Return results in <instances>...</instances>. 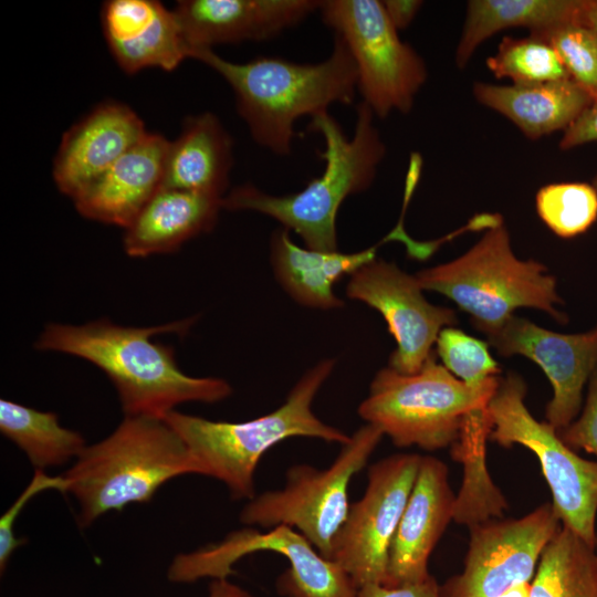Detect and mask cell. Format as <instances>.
<instances>
[{"label": "cell", "mask_w": 597, "mask_h": 597, "mask_svg": "<svg viewBox=\"0 0 597 597\" xmlns=\"http://www.w3.org/2000/svg\"><path fill=\"white\" fill-rule=\"evenodd\" d=\"M383 437L380 429L365 423L342 444L327 468L317 469L307 463L290 467L283 488L249 500L240 512V522L263 530L290 526L328 559L350 505V481L366 467Z\"/></svg>", "instance_id": "8"}, {"label": "cell", "mask_w": 597, "mask_h": 597, "mask_svg": "<svg viewBox=\"0 0 597 597\" xmlns=\"http://www.w3.org/2000/svg\"><path fill=\"white\" fill-rule=\"evenodd\" d=\"M561 527L549 503L521 519L471 525L463 570L440 586L441 597H499L531 582L543 549Z\"/></svg>", "instance_id": "13"}, {"label": "cell", "mask_w": 597, "mask_h": 597, "mask_svg": "<svg viewBox=\"0 0 597 597\" xmlns=\"http://www.w3.org/2000/svg\"><path fill=\"white\" fill-rule=\"evenodd\" d=\"M436 346L442 365L468 385L479 386L499 377L500 368L489 352L488 343L459 328L444 327Z\"/></svg>", "instance_id": "31"}, {"label": "cell", "mask_w": 597, "mask_h": 597, "mask_svg": "<svg viewBox=\"0 0 597 597\" xmlns=\"http://www.w3.org/2000/svg\"><path fill=\"white\" fill-rule=\"evenodd\" d=\"M374 116L373 111L360 102L352 138L328 112L312 117L308 130L320 133L325 143V149L320 154L325 161L322 175L307 182L304 189L286 196L269 195L245 184L222 198V208L263 213L298 234L307 249L337 251V212L348 196L369 188L386 154Z\"/></svg>", "instance_id": "3"}, {"label": "cell", "mask_w": 597, "mask_h": 597, "mask_svg": "<svg viewBox=\"0 0 597 597\" xmlns=\"http://www.w3.org/2000/svg\"><path fill=\"white\" fill-rule=\"evenodd\" d=\"M593 186L596 188L597 190V175L595 176V178L593 179Z\"/></svg>", "instance_id": "40"}, {"label": "cell", "mask_w": 597, "mask_h": 597, "mask_svg": "<svg viewBox=\"0 0 597 597\" xmlns=\"http://www.w3.org/2000/svg\"><path fill=\"white\" fill-rule=\"evenodd\" d=\"M189 59L202 62L226 80L253 140L277 156L291 154L298 118H312L335 103L352 104L356 96L357 67L337 35L331 55L314 64L277 56L237 63L207 48L192 49Z\"/></svg>", "instance_id": "2"}, {"label": "cell", "mask_w": 597, "mask_h": 597, "mask_svg": "<svg viewBox=\"0 0 597 597\" xmlns=\"http://www.w3.org/2000/svg\"><path fill=\"white\" fill-rule=\"evenodd\" d=\"M500 377L468 385L431 356L415 374L381 368L370 383L358 416L397 447L434 451L455 443L465 417L485 409Z\"/></svg>", "instance_id": "7"}, {"label": "cell", "mask_w": 597, "mask_h": 597, "mask_svg": "<svg viewBox=\"0 0 597 597\" xmlns=\"http://www.w3.org/2000/svg\"><path fill=\"white\" fill-rule=\"evenodd\" d=\"M335 359L318 362L297 380L275 410L242 421H213L172 410L163 419L179 434L200 467L201 475L223 483L234 500L255 494V471L264 453L293 437L346 443L349 436L322 421L312 404L331 376Z\"/></svg>", "instance_id": "4"}, {"label": "cell", "mask_w": 597, "mask_h": 597, "mask_svg": "<svg viewBox=\"0 0 597 597\" xmlns=\"http://www.w3.org/2000/svg\"><path fill=\"white\" fill-rule=\"evenodd\" d=\"M378 245L353 253L321 252L294 243L289 230H275L270 238V263L279 284L298 304L335 310L344 301L334 285L345 275L376 259Z\"/></svg>", "instance_id": "23"}, {"label": "cell", "mask_w": 597, "mask_h": 597, "mask_svg": "<svg viewBox=\"0 0 597 597\" xmlns=\"http://www.w3.org/2000/svg\"><path fill=\"white\" fill-rule=\"evenodd\" d=\"M557 432L569 448L584 449L597 457V368L588 381V392L582 415Z\"/></svg>", "instance_id": "33"}, {"label": "cell", "mask_w": 597, "mask_h": 597, "mask_svg": "<svg viewBox=\"0 0 597 597\" xmlns=\"http://www.w3.org/2000/svg\"><path fill=\"white\" fill-rule=\"evenodd\" d=\"M222 198L161 187L125 229V252L134 258L169 253L209 232L223 209Z\"/></svg>", "instance_id": "21"}, {"label": "cell", "mask_w": 597, "mask_h": 597, "mask_svg": "<svg viewBox=\"0 0 597 597\" xmlns=\"http://www.w3.org/2000/svg\"><path fill=\"white\" fill-rule=\"evenodd\" d=\"M317 0H184L174 10L190 49L264 41L320 9ZM190 54V52H189Z\"/></svg>", "instance_id": "17"}, {"label": "cell", "mask_w": 597, "mask_h": 597, "mask_svg": "<svg viewBox=\"0 0 597 597\" xmlns=\"http://www.w3.org/2000/svg\"><path fill=\"white\" fill-rule=\"evenodd\" d=\"M486 66L496 78H510L513 84L570 80L555 50L533 35L504 36Z\"/></svg>", "instance_id": "28"}, {"label": "cell", "mask_w": 597, "mask_h": 597, "mask_svg": "<svg viewBox=\"0 0 597 597\" xmlns=\"http://www.w3.org/2000/svg\"><path fill=\"white\" fill-rule=\"evenodd\" d=\"M421 458L417 453H397L373 463L363 496L349 505L328 559L357 588L385 583L389 549Z\"/></svg>", "instance_id": "12"}, {"label": "cell", "mask_w": 597, "mask_h": 597, "mask_svg": "<svg viewBox=\"0 0 597 597\" xmlns=\"http://www.w3.org/2000/svg\"><path fill=\"white\" fill-rule=\"evenodd\" d=\"M422 291L415 275L377 258L355 271L346 285L347 297L385 318L397 343L388 366L401 374L419 371L434 355L439 333L458 322L452 308L429 303Z\"/></svg>", "instance_id": "14"}, {"label": "cell", "mask_w": 597, "mask_h": 597, "mask_svg": "<svg viewBox=\"0 0 597 597\" xmlns=\"http://www.w3.org/2000/svg\"><path fill=\"white\" fill-rule=\"evenodd\" d=\"M206 597H256L245 588L232 583L229 578L212 579Z\"/></svg>", "instance_id": "37"}, {"label": "cell", "mask_w": 597, "mask_h": 597, "mask_svg": "<svg viewBox=\"0 0 597 597\" xmlns=\"http://www.w3.org/2000/svg\"><path fill=\"white\" fill-rule=\"evenodd\" d=\"M232 145L212 113L188 117L180 135L169 143L161 187L224 197L233 165Z\"/></svg>", "instance_id": "24"}, {"label": "cell", "mask_w": 597, "mask_h": 597, "mask_svg": "<svg viewBox=\"0 0 597 597\" xmlns=\"http://www.w3.org/2000/svg\"><path fill=\"white\" fill-rule=\"evenodd\" d=\"M323 22L343 39L357 67V91L374 115L406 114L428 77L422 57L404 42L378 0H325Z\"/></svg>", "instance_id": "10"}, {"label": "cell", "mask_w": 597, "mask_h": 597, "mask_svg": "<svg viewBox=\"0 0 597 597\" xmlns=\"http://www.w3.org/2000/svg\"><path fill=\"white\" fill-rule=\"evenodd\" d=\"M201 470L179 434L160 418L125 416L103 440L86 446L63 476L86 528L109 511L146 503L171 479Z\"/></svg>", "instance_id": "5"}, {"label": "cell", "mask_w": 597, "mask_h": 597, "mask_svg": "<svg viewBox=\"0 0 597 597\" xmlns=\"http://www.w3.org/2000/svg\"><path fill=\"white\" fill-rule=\"evenodd\" d=\"M526 385L515 373L500 377L488 404L489 438L501 446L521 444L538 458L563 526L587 545H596L597 462L577 455L547 421H537L525 406Z\"/></svg>", "instance_id": "9"}, {"label": "cell", "mask_w": 597, "mask_h": 597, "mask_svg": "<svg viewBox=\"0 0 597 597\" xmlns=\"http://www.w3.org/2000/svg\"><path fill=\"white\" fill-rule=\"evenodd\" d=\"M0 431L39 470L75 460L87 446L80 432L61 426L56 413L7 399L0 400Z\"/></svg>", "instance_id": "26"}, {"label": "cell", "mask_w": 597, "mask_h": 597, "mask_svg": "<svg viewBox=\"0 0 597 597\" xmlns=\"http://www.w3.org/2000/svg\"><path fill=\"white\" fill-rule=\"evenodd\" d=\"M256 552L276 553L289 568L276 580L282 597H356L358 588L334 562L323 557L297 531L286 525L259 531L235 530L221 541L176 555L167 570L174 584L229 578L233 566Z\"/></svg>", "instance_id": "11"}, {"label": "cell", "mask_w": 597, "mask_h": 597, "mask_svg": "<svg viewBox=\"0 0 597 597\" xmlns=\"http://www.w3.org/2000/svg\"><path fill=\"white\" fill-rule=\"evenodd\" d=\"M455 499L447 465L422 457L389 549L385 585L416 584L431 576L429 557L454 516Z\"/></svg>", "instance_id": "16"}, {"label": "cell", "mask_w": 597, "mask_h": 597, "mask_svg": "<svg viewBox=\"0 0 597 597\" xmlns=\"http://www.w3.org/2000/svg\"><path fill=\"white\" fill-rule=\"evenodd\" d=\"M530 597H597V555L562 526L543 549Z\"/></svg>", "instance_id": "27"}, {"label": "cell", "mask_w": 597, "mask_h": 597, "mask_svg": "<svg viewBox=\"0 0 597 597\" xmlns=\"http://www.w3.org/2000/svg\"><path fill=\"white\" fill-rule=\"evenodd\" d=\"M557 53L569 77L597 102V34L580 22L530 33Z\"/></svg>", "instance_id": "30"}, {"label": "cell", "mask_w": 597, "mask_h": 597, "mask_svg": "<svg viewBox=\"0 0 597 597\" xmlns=\"http://www.w3.org/2000/svg\"><path fill=\"white\" fill-rule=\"evenodd\" d=\"M169 142L147 133L72 199L85 218L126 229L161 188Z\"/></svg>", "instance_id": "20"}, {"label": "cell", "mask_w": 597, "mask_h": 597, "mask_svg": "<svg viewBox=\"0 0 597 597\" xmlns=\"http://www.w3.org/2000/svg\"><path fill=\"white\" fill-rule=\"evenodd\" d=\"M109 51L128 74L148 67L174 71L190 49L174 11L156 0H108L101 12Z\"/></svg>", "instance_id": "19"}, {"label": "cell", "mask_w": 597, "mask_h": 597, "mask_svg": "<svg viewBox=\"0 0 597 597\" xmlns=\"http://www.w3.org/2000/svg\"><path fill=\"white\" fill-rule=\"evenodd\" d=\"M542 263L519 259L512 249L504 220L459 258L415 274L422 290L438 292L467 312L472 325L488 337L517 308H536L559 322L562 298L556 280Z\"/></svg>", "instance_id": "6"}, {"label": "cell", "mask_w": 597, "mask_h": 597, "mask_svg": "<svg viewBox=\"0 0 597 597\" xmlns=\"http://www.w3.org/2000/svg\"><path fill=\"white\" fill-rule=\"evenodd\" d=\"M585 0H470L455 49V64L463 69L489 38L510 28L536 33L580 22Z\"/></svg>", "instance_id": "25"}, {"label": "cell", "mask_w": 597, "mask_h": 597, "mask_svg": "<svg viewBox=\"0 0 597 597\" xmlns=\"http://www.w3.org/2000/svg\"><path fill=\"white\" fill-rule=\"evenodd\" d=\"M530 594L531 582H523L510 587L499 597H530Z\"/></svg>", "instance_id": "39"}, {"label": "cell", "mask_w": 597, "mask_h": 597, "mask_svg": "<svg viewBox=\"0 0 597 597\" xmlns=\"http://www.w3.org/2000/svg\"><path fill=\"white\" fill-rule=\"evenodd\" d=\"M356 597H441L440 586L430 576L428 579L399 586L369 584L358 588Z\"/></svg>", "instance_id": "34"}, {"label": "cell", "mask_w": 597, "mask_h": 597, "mask_svg": "<svg viewBox=\"0 0 597 597\" xmlns=\"http://www.w3.org/2000/svg\"><path fill=\"white\" fill-rule=\"evenodd\" d=\"M580 23L597 34V0H585L580 15Z\"/></svg>", "instance_id": "38"}, {"label": "cell", "mask_w": 597, "mask_h": 597, "mask_svg": "<svg viewBox=\"0 0 597 597\" xmlns=\"http://www.w3.org/2000/svg\"><path fill=\"white\" fill-rule=\"evenodd\" d=\"M55 490L66 493L67 480L61 475L51 476L44 470L35 469L30 483L21 492L18 499L2 514L0 519V573L3 574L9 561L15 549L24 545L25 540H21L14 534V523L20 513L35 495L43 491Z\"/></svg>", "instance_id": "32"}, {"label": "cell", "mask_w": 597, "mask_h": 597, "mask_svg": "<svg viewBox=\"0 0 597 597\" xmlns=\"http://www.w3.org/2000/svg\"><path fill=\"white\" fill-rule=\"evenodd\" d=\"M597 142V102L590 106L566 129L559 140V148L568 150L588 143Z\"/></svg>", "instance_id": "35"}, {"label": "cell", "mask_w": 597, "mask_h": 597, "mask_svg": "<svg viewBox=\"0 0 597 597\" xmlns=\"http://www.w3.org/2000/svg\"><path fill=\"white\" fill-rule=\"evenodd\" d=\"M595 552H596V555H597V538H596Z\"/></svg>", "instance_id": "41"}, {"label": "cell", "mask_w": 597, "mask_h": 597, "mask_svg": "<svg viewBox=\"0 0 597 597\" xmlns=\"http://www.w3.org/2000/svg\"><path fill=\"white\" fill-rule=\"evenodd\" d=\"M381 2L388 19L397 31L408 28L423 4L419 0H386Z\"/></svg>", "instance_id": "36"}, {"label": "cell", "mask_w": 597, "mask_h": 597, "mask_svg": "<svg viewBox=\"0 0 597 597\" xmlns=\"http://www.w3.org/2000/svg\"><path fill=\"white\" fill-rule=\"evenodd\" d=\"M504 357L522 355L536 363L553 387L546 421L562 430L577 417L583 390L597 368V326L577 334H562L513 315L488 336Z\"/></svg>", "instance_id": "15"}, {"label": "cell", "mask_w": 597, "mask_h": 597, "mask_svg": "<svg viewBox=\"0 0 597 597\" xmlns=\"http://www.w3.org/2000/svg\"><path fill=\"white\" fill-rule=\"evenodd\" d=\"M478 103L511 121L532 140L566 130L593 103L572 80L498 85L475 82Z\"/></svg>", "instance_id": "22"}, {"label": "cell", "mask_w": 597, "mask_h": 597, "mask_svg": "<svg viewBox=\"0 0 597 597\" xmlns=\"http://www.w3.org/2000/svg\"><path fill=\"white\" fill-rule=\"evenodd\" d=\"M193 320L150 327L122 326L104 318L84 325L52 323L35 348L70 354L98 367L116 388L125 416L163 419L180 404H214L232 394L222 378L186 375L174 348L151 341L163 333L181 335Z\"/></svg>", "instance_id": "1"}, {"label": "cell", "mask_w": 597, "mask_h": 597, "mask_svg": "<svg viewBox=\"0 0 597 597\" xmlns=\"http://www.w3.org/2000/svg\"><path fill=\"white\" fill-rule=\"evenodd\" d=\"M147 133L140 117L127 105H97L63 135L53 163L56 187L73 198Z\"/></svg>", "instance_id": "18"}, {"label": "cell", "mask_w": 597, "mask_h": 597, "mask_svg": "<svg viewBox=\"0 0 597 597\" xmlns=\"http://www.w3.org/2000/svg\"><path fill=\"white\" fill-rule=\"evenodd\" d=\"M535 205L541 220L561 238L577 237L597 220V190L593 184L546 185L537 191Z\"/></svg>", "instance_id": "29"}]
</instances>
